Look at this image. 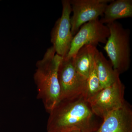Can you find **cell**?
<instances>
[{"label": "cell", "mask_w": 132, "mask_h": 132, "mask_svg": "<svg viewBox=\"0 0 132 132\" xmlns=\"http://www.w3.org/2000/svg\"><path fill=\"white\" fill-rule=\"evenodd\" d=\"M49 113L47 132H95L100 126L83 97L59 101Z\"/></svg>", "instance_id": "cell-1"}, {"label": "cell", "mask_w": 132, "mask_h": 132, "mask_svg": "<svg viewBox=\"0 0 132 132\" xmlns=\"http://www.w3.org/2000/svg\"><path fill=\"white\" fill-rule=\"evenodd\" d=\"M62 59L56 54L52 46L48 48L43 58L36 64L34 78L37 87V97L41 100L46 111L49 113L60 99L58 72Z\"/></svg>", "instance_id": "cell-2"}, {"label": "cell", "mask_w": 132, "mask_h": 132, "mask_svg": "<svg viewBox=\"0 0 132 132\" xmlns=\"http://www.w3.org/2000/svg\"><path fill=\"white\" fill-rule=\"evenodd\" d=\"M106 26L110 34L104 49L114 69L120 75L128 71L130 67V31L116 21Z\"/></svg>", "instance_id": "cell-3"}, {"label": "cell", "mask_w": 132, "mask_h": 132, "mask_svg": "<svg viewBox=\"0 0 132 132\" xmlns=\"http://www.w3.org/2000/svg\"><path fill=\"white\" fill-rule=\"evenodd\" d=\"M58 76L60 87L59 101L84 97L86 79L76 71L73 58H62L59 66Z\"/></svg>", "instance_id": "cell-4"}, {"label": "cell", "mask_w": 132, "mask_h": 132, "mask_svg": "<svg viewBox=\"0 0 132 132\" xmlns=\"http://www.w3.org/2000/svg\"><path fill=\"white\" fill-rule=\"evenodd\" d=\"M125 86L119 79L112 85L102 88L87 101L92 112L103 119L109 113L125 104Z\"/></svg>", "instance_id": "cell-5"}, {"label": "cell", "mask_w": 132, "mask_h": 132, "mask_svg": "<svg viewBox=\"0 0 132 132\" xmlns=\"http://www.w3.org/2000/svg\"><path fill=\"white\" fill-rule=\"evenodd\" d=\"M109 34L108 26L102 24L99 19L85 23L74 36L70 50L65 58H73L85 45L97 46L100 43L105 44Z\"/></svg>", "instance_id": "cell-6"}, {"label": "cell", "mask_w": 132, "mask_h": 132, "mask_svg": "<svg viewBox=\"0 0 132 132\" xmlns=\"http://www.w3.org/2000/svg\"><path fill=\"white\" fill-rule=\"evenodd\" d=\"M62 3L61 16L56 22L52 29L51 41L56 54L65 58L70 50L73 36L71 32L72 10L70 0H63Z\"/></svg>", "instance_id": "cell-7"}, {"label": "cell", "mask_w": 132, "mask_h": 132, "mask_svg": "<svg viewBox=\"0 0 132 132\" xmlns=\"http://www.w3.org/2000/svg\"><path fill=\"white\" fill-rule=\"evenodd\" d=\"M112 0H70L72 15L71 32L75 35L83 24L103 15L107 5Z\"/></svg>", "instance_id": "cell-8"}, {"label": "cell", "mask_w": 132, "mask_h": 132, "mask_svg": "<svg viewBox=\"0 0 132 132\" xmlns=\"http://www.w3.org/2000/svg\"><path fill=\"white\" fill-rule=\"evenodd\" d=\"M103 119L95 132H132V109L127 102L109 113Z\"/></svg>", "instance_id": "cell-9"}, {"label": "cell", "mask_w": 132, "mask_h": 132, "mask_svg": "<svg viewBox=\"0 0 132 132\" xmlns=\"http://www.w3.org/2000/svg\"><path fill=\"white\" fill-rule=\"evenodd\" d=\"M103 15L100 21L106 25L119 19L132 17V0H112L107 5Z\"/></svg>", "instance_id": "cell-10"}, {"label": "cell", "mask_w": 132, "mask_h": 132, "mask_svg": "<svg viewBox=\"0 0 132 132\" xmlns=\"http://www.w3.org/2000/svg\"><path fill=\"white\" fill-rule=\"evenodd\" d=\"M95 61L97 74L101 88L112 85L120 78L119 74L114 69L110 61L108 60L103 53L95 50Z\"/></svg>", "instance_id": "cell-11"}, {"label": "cell", "mask_w": 132, "mask_h": 132, "mask_svg": "<svg viewBox=\"0 0 132 132\" xmlns=\"http://www.w3.org/2000/svg\"><path fill=\"white\" fill-rule=\"evenodd\" d=\"M97 48V46H93L91 51L90 71L86 80V91L84 97L87 101L102 89L100 85L95 61V53Z\"/></svg>", "instance_id": "cell-12"}, {"label": "cell", "mask_w": 132, "mask_h": 132, "mask_svg": "<svg viewBox=\"0 0 132 132\" xmlns=\"http://www.w3.org/2000/svg\"><path fill=\"white\" fill-rule=\"evenodd\" d=\"M93 45H86L78 51L73 58V62L76 71L87 80L90 65V56Z\"/></svg>", "instance_id": "cell-13"}, {"label": "cell", "mask_w": 132, "mask_h": 132, "mask_svg": "<svg viewBox=\"0 0 132 132\" xmlns=\"http://www.w3.org/2000/svg\"><path fill=\"white\" fill-rule=\"evenodd\" d=\"M67 132H81L80 131H79V130H73V131H70Z\"/></svg>", "instance_id": "cell-14"}]
</instances>
